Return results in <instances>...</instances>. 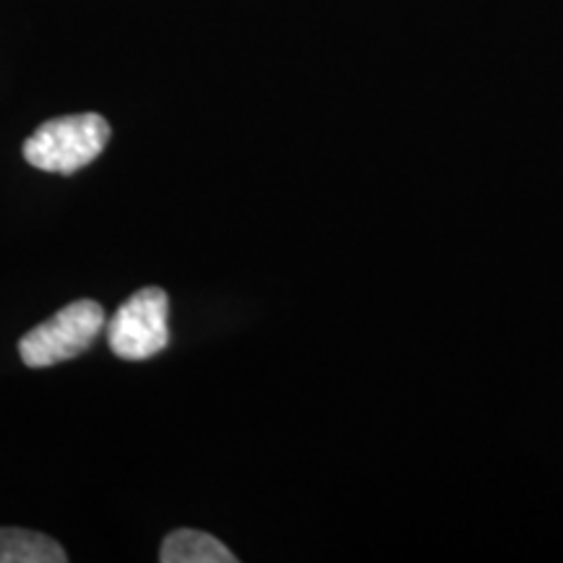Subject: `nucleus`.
Wrapping results in <instances>:
<instances>
[{"label": "nucleus", "mask_w": 563, "mask_h": 563, "mask_svg": "<svg viewBox=\"0 0 563 563\" xmlns=\"http://www.w3.org/2000/svg\"><path fill=\"white\" fill-rule=\"evenodd\" d=\"M167 316H170V298L165 290L144 287L133 292L108 323L110 350L121 361L131 363L159 355L170 342Z\"/></svg>", "instance_id": "7ed1b4c3"}, {"label": "nucleus", "mask_w": 563, "mask_h": 563, "mask_svg": "<svg viewBox=\"0 0 563 563\" xmlns=\"http://www.w3.org/2000/svg\"><path fill=\"white\" fill-rule=\"evenodd\" d=\"M104 327V311L95 300H74L53 319L21 336L19 355L30 368H51L91 347Z\"/></svg>", "instance_id": "f03ea898"}, {"label": "nucleus", "mask_w": 563, "mask_h": 563, "mask_svg": "<svg viewBox=\"0 0 563 563\" xmlns=\"http://www.w3.org/2000/svg\"><path fill=\"white\" fill-rule=\"evenodd\" d=\"M68 555L47 534L0 527V563H63Z\"/></svg>", "instance_id": "39448f33"}, {"label": "nucleus", "mask_w": 563, "mask_h": 563, "mask_svg": "<svg viewBox=\"0 0 563 563\" xmlns=\"http://www.w3.org/2000/svg\"><path fill=\"white\" fill-rule=\"evenodd\" d=\"M110 141V125L97 112L63 115L42 123L26 139L24 159L55 175H74L100 157Z\"/></svg>", "instance_id": "f257e3e1"}, {"label": "nucleus", "mask_w": 563, "mask_h": 563, "mask_svg": "<svg viewBox=\"0 0 563 563\" xmlns=\"http://www.w3.org/2000/svg\"><path fill=\"white\" fill-rule=\"evenodd\" d=\"M162 563H235L238 559L220 540L199 530H175L159 551Z\"/></svg>", "instance_id": "20e7f679"}]
</instances>
